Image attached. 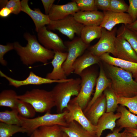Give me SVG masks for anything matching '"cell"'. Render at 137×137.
I'll return each instance as SVG.
<instances>
[{
    "mask_svg": "<svg viewBox=\"0 0 137 137\" xmlns=\"http://www.w3.org/2000/svg\"><path fill=\"white\" fill-rule=\"evenodd\" d=\"M23 36L27 41L26 46H22L18 42L13 44L14 50L24 65L28 66L38 62L46 63L53 59L54 52L43 46L35 36L25 33Z\"/></svg>",
    "mask_w": 137,
    "mask_h": 137,
    "instance_id": "6da1fadb",
    "label": "cell"
},
{
    "mask_svg": "<svg viewBox=\"0 0 137 137\" xmlns=\"http://www.w3.org/2000/svg\"><path fill=\"white\" fill-rule=\"evenodd\" d=\"M107 64V73L111 83L109 87L117 97L128 98L137 95V82L133 79L132 74Z\"/></svg>",
    "mask_w": 137,
    "mask_h": 137,
    "instance_id": "7a4b0ae2",
    "label": "cell"
},
{
    "mask_svg": "<svg viewBox=\"0 0 137 137\" xmlns=\"http://www.w3.org/2000/svg\"><path fill=\"white\" fill-rule=\"evenodd\" d=\"M81 80L79 78L69 81L58 83L51 90L58 113L63 112L74 96H77L81 88Z\"/></svg>",
    "mask_w": 137,
    "mask_h": 137,
    "instance_id": "3957f363",
    "label": "cell"
},
{
    "mask_svg": "<svg viewBox=\"0 0 137 137\" xmlns=\"http://www.w3.org/2000/svg\"><path fill=\"white\" fill-rule=\"evenodd\" d=\"M18 99L30 104L36 112H50L55 104L51 91L33 89L18 95Z\"/></svg>",
    "mask_w": 137,
    "mask_h": 137,
    "instance_id": "277c9868",
    "label": "cell"
},
{
    "mask_svg": "<svg viewBox=\"0 0 137 137\" xmlns=\"http://www.w3.org/2000/svg\"><path fill=\"white\" fill-rule=\"evenodd\" d=\"M67 112L66 110L61 113L56 114L47 112L42 116L31 118H24L19 115L22 122L21 126L29 134H31L35 130L42 126L57 125L66 127L68 125L65 118Z\"/></svg>",
    "mask_w": 137,
    "mask_h": 137,
    "instance_id": "5b68a950",
    "label": "cell"
},
{
    "mask_svg": "<svg viewBox=\"0 0 137 137\" xmlns=\"http://www.w3.org/2000/svg\"><path fill=\"white\" fill-rule=\"evenodd\" d=\"M81 80V88L78 95L70 102L77 103L83 111L88 105L95 86L97 75L92 71L85 69L79 75Z\"/></svg>",
    "mask_w": 137,
    "mask_h": 137,
    "instance_id": "8992f818",
    "label": "cell"
},
{
    "mask_svg": "<svg viewBox=\"0 0 137 137\" xmlns=\"http://www.w3.org/2000/svg\"><path fill=\"white\" fill-rule=\"evenodd\" d=\"M117 28L114 27L111 31L102 28L101 34L98 42L89 48V51L93 55L99 57L106 53H110L116 57L115 41Z\"/></svg>",
    "mask_w": 137,
    "mask_h": 137,
    "instance_id": "52a82bcc",
    "label": "cell"
},
{
    "mask_svg": "<svg viewBox=\"0 0 137 137\" xmlns=\"http://www.w3.org/2000/svg\"><path fill=\"white\" fill-rule=\"evenodd\" d=\"M84 25L77 22L72 15H69L57 21L50 20L47 28L52 30H57L69 39H73L75 34L80 36Z\"/></svg>",
    "mask_w": 137,
    "mask_h": 137,
    "instance_id": "ba28073f",
    "label": "cell"
},
{
    "mask_svg": "<svg viewBox=\"0 0 137 137\" xmlns=\"http://www.w3.org/2000/svg\"><path fill=\"white\" fill-rule=\"evenodd\" d=\"M66 46L68 50V55L62 67L67 76L74 72L72 68L74 62L82 55L89 45L84 43L80 38H78L67 42Z\"/></svg>",
    "mask_w": 137,
    "mask_h": 137,
    "instance_id": "9c48e42d",
    "label": "cell"
},
{
    "mask_svg": "<svg viewBox=\"0 0 137 137\" xmlns=\"http://www.w3.org/2000/svg\"><path fill=\"white\" fill-rule=\"evenodd\" d=\"M37 32L38 41L46 48L54 52H64L67 49L61 38L56 33L48 30L45 26Z\"/></svg>",
    "mask_w": 137,
    "mask_h": 137,
    "instance_id": "30bf717a",
    "label": "cell"
},
{
    "mask_svg": "<svg viewBox=\"0 0 137 137\" xmlns=\"http://www.w3.org/2000/svg\"><path fill=\"white\" fill-rule=\"evenodd\" d=\"M65 109L67 111L65 118L68 123L73 121H76L87 131L96 134V126L88 119L83 110L78 104L69 102Z\"/></svg>",
    "mask_w": 137,
    "mask_h": 137,
    "instance_id": "8fae6325",
    "label": "cell"
},
{
    "mask_svg": "<svg viewBox=\"0 0 137 137\" xmlns=\"http://www.w3.org/2000/svg\"><path fill=\"white\" fill-rule=\"evenodd\" d=\"M0 75L8 81L10 85L16 88L29 85H40L56 82H63L70 81L72 79L71 78L59 80H51L38 76L32 71L30 72L28 76L25 79L21 80L13 79L6 75L1 70L0 71Z\"/></svg>",
    "mask_w": 137,
    "mask_h": 137,
    "instance_id": "7c38bea8",
    "label": "cell"
},
{
    "mask_svg": "<svg viewBox=\"0 0 137 137\" xmlns=\"http://www.w3.org/2000/svg\"><path fill=\"white\" fill-rule=\"evenodd\" d=\"M104 17L99 26L108 31H111L115 26L119 24L127 25L133 22V20L127 13H116L110 11H103Z\"/></svg>",
    "mask_w": 137,
    "mask_h": 137,
    "instance_id": "4fadbf2b",
    "label": "cell"
},
{
    "mask_svg": "<svg viewBox=\"0 0 137 137\" xmlns=\"http://www.w3.org/2000/svg\"><path fill=\"white\" fill-rule=\"evenodd\" d=\"M115 47V57L137 62V54L129 43L123 37L116 36Z\"/></svg>",
    "mask_w": 137,
    "mask_h": 137,
    "instance_id": "5bb4252c",
    "label": "cell"
},
{
    "mask_svg": "<svg viewBox=\"0 0 137 137\" xmlns=\"http://www.w3.org/2000/svg\"><path fill=\"white\" fill-rule=\"evenodd\" d=\"M80 11L76 2L73 0L65 4H54L48 15L50 20L57 21L70 15H73Z\"/></svg>",
    "mask_w": 137,
    "mask_h": 137,
    "instance_id": "9a60e30c",
    "label": "cell"
},
{
    "mask_svg": "<svg viewBox=\"0 0 137 137\" xmlns=\"http://www.w3.org/2000/svg\"><path fill=\"white\" fill-rule=\"evenodd\" d=\"M54 52V58L51 62L53 69L51 72L47 74L45 78L55 80L66 79L67 76L62 65L67 58L68 53L59 52Z\"/></svg>",
    "mask_w": 137,
    "mask_h": 137,
    "instance_id": "2e32d148",
    "label": "cell"
},
{
    "mask_svg": "<svg viewBox=\"0 0 137 137\" xmlns=\"http://www.w3.org/2000/svg\"><path fill=\"white\" fill-rule=\"evenodd\" d=\"M28 0H22L21 1V11L28 14L32 19L35 26L37 32L42 27L49 24L50 21L48 15L42 13L39 8L33 10L28 4Z\"/></svg>",
    "mask_w": 137,
    "mask_h": 137,
    "instance_id": "e0dca14e",
    "label": "cell"
},
{
    "mask_svg": "<svg viewBox=\"0 0 137 137\" xmlns=\"http://www.w3.org/2000/svg\"><path fill=\"white\" fill-rule=\"evenodd\" d=\"M73 16L76 21L84 26H99L103 20L104 14L98 10L80 11Z\"/></svg>",
    "mask_w": 137,
    "mask_h": 137,
    "instance_id": "ac0fdd59",
    "label": "cell"
},
{
    "mask_svg": "<svg viewBox=\"0 0 137 137\" xmlns=\"http://www.w3.org/2000/svg\"><path fill=\"white\" fill-rule=\"evenodd\" d=\"M106 97L102 94L84 114L91 123L96 126L99 119L106 112Z\"/></svg>",
    "mask_w": 137,
    "mask_h": 137,
    "instance_id": "d6986e66",
    "label": "cell"
},
{
    "mask_svg": "<svg viewBox=\"0 0 137 137\" xmlns=\"http://www.w3.org/2000/svg\"><path fill=\"white\" fill-rule=\"evenodd\" d=\"M121 114L117 112H105L99 119L96 125L97 137H100L103 131L109 129L112 132L116 125V122L120 117Z\"/></svg>",
    "mask_w": 137,
    "mask_h": 137,
    "instance_id": "ffe728a7",
    "label": "cell"
},
{
    "mask_svg": "<svg viewBox=\"0 0 137 137\" xmlns=\"http://www.w3.org/2000/svg\"><path fill=\"white\" fill-rule=\"evenodd\" d=\"M100 60L107 64L120 67L134 75H137V62L120 59L106 53L100 56Z\"/></svg>",
    "mask_w": 137,
    "mask_h": 137,
    "instance_id": "44dd1931",
    "label": "cell"
},
{
    "mask_svg": "<svg viewBox=\"0 0 137 137\" xmlns=\"http://www.w3.org/2000/svg\"><path fill=\"white\" fill-rule=\"evenodd\" d=\"M100 60L99 57L93 55L89 51L82 55L75 60L72 65L73 72L79 75L84 70L92 65L98 64Z\"/></svg>",
    "mask_w": 137,
    "mask_h": 137,
    "instance_id": "7402d4cb",
    "label": "cell"
},
{
    "mask_svg": "<svg viewBox=\"0 0 137 137\" xmlns=\"http://www.w3.org/2000/svg\"><path fill=\"white\" fill-rule=\"evenodd\" d=\"M117 112L121 114L120 117L116 121V125L121 128L137 129V116L127 110L125 107L118 106Z\"/></svg>",
    "mask_w": 137,
    "mask_h": 137,
    "instance_id": "603a6c76",
    "label": "cell"
},
{
    "mask_svg": "<svg viewBox=\"0 0 137 137\" xmlns=\"http://www.w3.org/2000/svg\"><path fill=\"white\" fill-rule=\"evenodd\" d=\"M110 80L107 78L103 69L101 67L99 75L96 80L95 92L93 97L83 111L84 113L88 110L96 100L102 95L105 90L107 88L110 87Z\"/></svg>",
    "mask_w": 137,
    "mask_h": 137,
    "instance_id": "cb8c5ba5",
    "label": "cell"
},
{
    "mask_svg": "<svg viewBox=\"0 0 137 137\" xmlns=\"http://www.w3.org/2000/svg\"><path fill=\"white\" fill-rule=\"evenodd\" d=\"M61 127L62 131L69 137H97L96 134L87 131L75 121L68 123L67 126Z\"/></svg>",
    "mask_w": 137,
    "mask_h": 137,
    "instance_id": "d4e9b609",
    "label": "cell"
},
{
    "mask_svg": "<svg viewBox=\"0 0 137 137\" xmlns=\"http://www.w3.org/2000/svg\"><path fill=\"white\" fill-rule=\"evenodd\" d=\"M63 133L61 126L55 125L40 127L32 134L35 137H63Z\"/></svg>",
    "mask_w": 137,
    "mask_h": 137,
    "instance_id": "484cf974",
    "label": "cell"
},
{
    "mask_svg": "<svg viewBox=\"0 0 137 137\" xmlns=\"http://www.w3.org/2000/svg\"><path fill=\"white\" fill-rule=\"evenodd\" d=\"M101 29L100 26H84L81 31L80 38L84 43L89 45L94 40L100 38Z\"/></svg>",
    "mask_w": 137,
    "mask_h": 137,
    "instance_id": "4316f807",
    "label": "cell"
},
{
    "mask_svg": "<svg viewBox=\"0 0 137 137\" xmlns=\"http://www.w3.org/2000/svg\"><path fill=\"white\" fill-rule=\"evenodd\" d=\"M16 92L11 89L3 90L0 94V106L6 107L12 109H16L18 100Z\"/></svg>",
    "mask_w": 137,
    "mask_h": 137,
    "instance_id": "83f0119b",
    "label": "cell"
},
{
    "mask_svg": "<svg viewBox=\"0 0 137 137\" xmlns=\"http://www.w3.org/2000/svg\"><path fill=\"white\" fill-rule=\"evenodd\" d=\"M116 36L123 37L130 44L137 54V32L123 24L116 31Z\"/></svg>",
    "mask_w": 137,
    "mask_h": 137,
    "instance_id": "f1b7e54d",
    "label": "cell"
},
{
    "mask_svg": "<svg viewBox=\"0 0 137 137\" xmlns=\"http://www.w3.org/2000/svg\"><path fill=\"white\" fill-rule=\"evenodd\" d=\"M16 109L0 112V121L7 124L21 126L22 122Z\"/></svg>",
    "mask_w": 137,
    "mask_h": 137,
    "instance_id": "f546056e",
    "label": "cell"
},
{
    "mask_svg": "<svg viewBox=\"0 0 137 137\" xmlns=\"http://www.w3.org/2000/svg\"><path fill=\"white\" fill-rule=\"evenodd\" d=\"M16 109L20 116L27 118H33L36 112L30 104L19 99L16 103Z\"/></svg>",
    "mask_w": 137,
    "mask_h": 137,
    "instance_id": "4dcf8cb0",
    "label": "cell"
},
{
    "mask_svg": "<svg viewBox=\"0 0 137 137\" xmlns=\"http://www.w3.org/2000/svg\"><path fill=\"white\" fill-rule=\"evenodd\" d=\"M26 133L22 126L16 125L0 123V137H10L18 132Z\"/></svg>",
    "mask_w": 137,
    "mask_h": 137,
    "instance_id": "1f68e13d",
    "label": "cell"
},
{
    "mask_svg": "<svg viewBox=\"0 0 137 137\" xmlns=\"http://www.w3.org/2000/svg\"><path fill=\"white\" fill-rule=\"evenodd\" d=\"M106 102V112H114L118 107V97L112 90L109 87L104 91Z\"/></svg>",
    "mask_w": 137,
    "mask_h": 137,
    "instance_id": "d6a6232c",
    "label": "cell"
},
{
    "mask_svg": "<svg viewBox=\"0 0 137 137\" xmlns=\"http://www.w3.org/2000/svg\"><path fill=\"white\" fill-rule=\"evenodd\" d=\"M118 104L127 107L132 113L137 115V95L131 97H118Z\"/></svg>",
    "mask_w": 137,
    "mask_h": 137,
    "instance_id": "836d02e7",
    "label": "cell"
},
{
    "mask_svg": "<svg viewBox=\"0 0 137 137\" xmlns=\"http://www.w3.org/2000/svg\"><path fill=\"white\" fill-rule=\"evenodd\" d=\"M128 5L123 0H110L109 11L116 13H125L127 12Z\"/></svg>",
    "mask_w": 137,
    "mask_h": 137,
    "instance_id": "e575fe53",
    "label": "cell"
},
{
    "mask_svg": "<svg viewBox=\"0 0 137 137\" xmlns=\"http://www.w3.org/2000/svg\"><path fill=\"white\" fill-rule=\"evenodd\" d=\"M80 11L97 10L94 0H74Z\"/></svg>",
    "mask_w": 137,
    "mask_h": 137,
    "instance_id": "d590c367",
    "label": "cell"
},
{
    "mask_svg": "<svg viewBox=\"0 0 137 137\" xmlns=\"http://www.w3.org/2000/svg\"><path fill=\"white\" fill-rule=\"evenodd\" d=\"M14 49V44L9 43L6 45L0 44V63L3 66L7 64V61L4 59L5 54L9 51Z\"/></svg>",
    "mask_w": 137,
    "mask_h": 137,
    "instance_id": "8d00e7d4",
    "label": "cell"
},
{
    "mask_svg": "<svg viewBox=\"0 0 137 137\" xmlns=\"http://www.w3.org/2000/svg\"><path fill=\"white\" fill-rule=\"evenodd\" d=\"M6 7L11 11L12 13L18 14L21 11V4L20 0H10L8 1Z\"/></svg>",
    "mask_w": 137,
    "mask_h": 137,
    "instance_id": "74e56055",
    "label": "cell"
},
{
    "mask_svg": "<svg viewBox=\"0 0 137 137\" xmlns=\"http://www.w3.org/2000/svg\"><path fill=\"white\" fill-rule=\"evenodd\" d=\"M128 2L129 5L127 12L133 22L137 18V0H129Z\"/></svg>",
    "mask_w": 137,
    "mask_h": 137,
    "instance_id": "f35d334b",
    "label": "cell"
},
{
    "mask_svg": "<svg viewBox=\"0 0 137 137\" xmlns=\"http://www.w3.org/2000/svg\"><path fill=\"white\" fill-rule=\"evenodd\" d=\"M95 6L97 9L104 11H109L110 0H94Z\"/></svg>",
    "mask_w": 137,
    "mask_h": 137,
    "instance_id": "ab89813d",
    "label": "cell"
},
{
    "mask_svg": "<svg viewBox=\"0 0 137 137\" xmlns=\"http://www.w3.org/2000/svg\"><path fill=\"white\" fill-rule=\"evenodd\" d=\"M55 1V0H41L45 10V14L48 15Z\"/></svg>",
    "mask_w": 137,
    "mask_h": 137,
    "instance_id": "60d3db41",
    "label": "cell"
},
{
    "mask_svg": "<svg viewBox=\"0 0 137 137\" xmlns=\"http://www.w3.org/2000/svg\"><path fill=\"white\" fill-rule=\"evenodd\" d=\"M11 13H12L11 10L6 7L0 9V16L2 18H7Z\"/></svg>",
    "mask_w": 137,
    "mask_h": 137,
    "instance_id": "b9f144b4",
    "label": "cell"
},
{
    "mask_svg": "<svg viewBox=\"0 0 137 137\" xmlns=\"http://www.w3.org/2000/svg\"><path fill=\"white\" fill-rule=\"evenodd\" d=\"M122 129L119 127L114 130L112 133L108 134L105 137H122V133L119 132Z\"/></svg>",
    "mask_w": 137,
    "mask_h": 137,
    "instance_id": "7bdbcfd3",
    "label": "cell"
},
{
    "mask_svg": "<svg viewBox=\"0 0 137 137\" xmlns=\"http://www.w3.org/2000/svg\"><path fill=\"white\" fill-rule=\"evenodd\" d=\"M125 25L129 29L137 32V18L136 20L131 24Z\"/></svg>",
    "mask_w": 137,
    "mask_h": 137,
    "instance_id": "ee69618b",
    "label": "cell"
},
{
    "mask_svg": "<svg viewBox=\"0 0 137 137\" xmlns=\"http://www.w3.org/2000/svg\"><path fill=\"white\" fill-rule=\"evenodd\" d=\"M122 137H137V136L129 132L125 129V130L122 132Z\"/></svg>",
    "mask_w": 137,
    "mask_h": 137,
    "instance_id": "f6af8a7d",
    "label": "cell"
},
{
    "mask_svg": "<svg viewBox=\"0 0 137 137\" xmlns=\"http://www.w3.org/2000/svg\"><path fill=\"white\" fill-rule=\"evenodd\" d=\"M129 132L132 133L137 136V129L130 128L125 129Z\"/></svg>",
    "mask_w": 137,
    "mask_h": 137,
    "instance_id": "bcb514c9",
    "label": "cell"
},
{
    "mask_svg": "<svg viewBox=\"0 0 137 137\" xmlns=\"http://www.w3.org/2000/svg\"><path fill=\"white\" fill-rule=\"evenodd\" d=\"M7 0H1L0 1V9L5 7L8 1Z\"/></svg>",
    "mask_w": 137,
    "mask_h": 137,
    "instance_id": "7dc6e473",
    "label": "cell"
},
{
    "mask_svg": "<svg viewBox=\"0 0 137 137\" xmlns=\"http://www.w3.org/2000/svg\"><path fill=\"white\" fill-rule=\"evenodd\" d=\"M63 137H69V136L66 133L63 132Z\"/></svg>",
    "mask_w": 137,
    "mask_h": 137,
    "instance_id": "c3c4849f",
    "label": "cell"
},
{
    "mask_svg": "<svg viewBox=\"0 0 137 137\" xmlns=\"http://www.w3.org/2000/svg\"><path fill=\"white\" fill-rule=\"evenodd\" d=\"M30 137H35L33 134H32Z\"/></svg>",
    "mask_w": 137,
    "mask_h": 137,
    "instance_id": "681fc988",
    "label": "cell"
},
{
    "mask_svg": "<svg viewBox=\"0 0 137 137\" xmlns=\"http://www.w3.org/2000/svg\"><path fill=\"white\" fill-rule=\"evenodd\" d=\"M136 82H137V78H136Z\"/></svg>",
    "mask_w": 137,
    "mask_h": 137,
    "instance_id": "f907efd6",
    "label": "cell"
}]
</instances>
